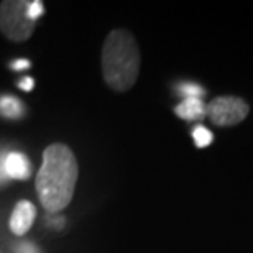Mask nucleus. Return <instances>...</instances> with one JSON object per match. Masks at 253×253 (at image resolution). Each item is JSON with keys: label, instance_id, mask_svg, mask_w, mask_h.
Here are the masks:
<instances>
[{"label": "nucleus", "instance_id": "4", "mask_svg": "<svg viewBox=\"0 0 253 253\" xmlns=\"http://www.w3.org/2000/svg\"><path fill=\"white\" fill-rule=\"evenodd\" d=\"M249 104L244 99L232 97V95H220L206 105L207 117L212 120V124L219 126L240 124L249 115Z\"/></svg>", "mask_w": 253, "mask_h": 253}, {"label": "nucleus", "instance_id": "3", "mask_svg": "<svg viewBox=\"0 0 253 253\" xmlns=\"http://www.w3.org/2000/svg\"><path fill=\"white\" fill-rule=\"evenodd\" d=\"M32 0H3L0 3V32L15 43H22L32 37L37 22L30 18L28 8Z\"/></svg>", "mask_w": 253, "mask_h": 253}, {"label": "nucleus", "instance_id": "13", "mask_svg": "<svg viewBox=\"0 0 253 253\" xmlns=\"http://www.w3.org/2000/svg\"><path fill=\"white\" fill-rule=\"evenodd\" d=\"M30 66V63L27 61V59H18V61H15L13 64H12V68L15 69V71H20V69H27Z\"/></svg>", "mask_w": 253, "mask_h": 253}, {"label": "nucleus", "instance_id": "7", "mask_svg": "<svg viewBox=\"0 0 253 253\" xmlns=\"http://www.w3.org/2000/svg\"><path fill=\"white\" fill-rule=\"evenodd\" d=\"M174 114L178 115L179 119L189 120V122L202 120L207 115L206 104L202 102V99H184L183 102L174 107Z\"/></svg>", "mask_w": 253, "mask_h": 253}, {"label": "nucleus", "instance_id": "12", "mask_svg": "<svg viewBox=\"0 0 253 253\" xmlns=\"http://www.w3.org/2000/svg\"><path fill=\"white\" fill-rule=\"evenodd\" d=\"M20 89L22 90H32L33 89V79L32 78H25L20 81Z\"/></svg>", "mask_w": 253, "mask_h": 253}, {"label": "nucleus", "instance_id": "11", "mask_svg": "<svg viewBox=\"0 0 253 253\" xmlns=\"http://www.w3.org/2000/svg\"><path fill=\"white\" fill-rule=\"evenodd\" d=\"M43 2L42 0H33L32 3H30V8H28V15H30V18L32 20H37L42 17V13H43Z\"/></svg>", "mask_w": 253, "mask_h": 253}, {"label": "nucleus", "instance_id": "9", "mask_svg": "<svg viewBox=\"0 0 253 253\" xmlns=\"http://www.w3.org/2000/svg\"><path fill=\"white\" fill-rule=\"evenodd\" d=\"M192 138H194V145L197 148H206L209 146L212 141H214V135H212L211 130H207L206 126L197 125L194 130H192Z\"/></svg>", "mask_w": 253, "mask_h": 253}, {"label": "nucleus", "instance_id": "14", "mask_svg": "<svg viewBox=\"0 0 253 253\" xmlns=\"http://www.w3.org/2000/svg\"><path fill=\"white\" fill-rule=\"evenodd\" d=\"M18 253H38V250L32 244H25L18 249Z\"/></svg>", "mask_w": 253, "mask_h": 253}, {"label": "nucleus", "instance_id": "8", "mask_svg": "<svg viewBox=\"0 0 253 253\" xmlns=\"http://www.w3.org/2000/svg\"><path fill=\"white\" fill-rule=\"evenodd\" d=\"M0 114L8 119H18L23 115V104L17 97L0 99Z\"/></svg>", "mask_w": 253, "mask_h": 253}, {"label": "nucleus", "instance_id": "5", "mask_svg": "<svg viewBox=\"0 0 253 253\" xmlns=\"http://www.w3.org/2000/svg\"><path fill=\"white\" fill-rule=\"evenodd\" d=\"M35 217H37V209L30 201H20L10 215L8 227L13 235L22 237L32 229Z\"/></svg>", "mask_w": 253, "mask_h": 253}, {"label": "nucleus", "instance_id": "1", "mask_svg": "<svg viewBox=\"0 0 253 253\" xmlns=\"http://www.w3.org/2000/svg\"><path fill=\"white\" fill-rule=\"evenodd\" d=\"M79 176V165L73 150L64 143H51L43 151V163L38 169V199L49 214L66 209L73 201Z\"/></svg>", "mask_w": 253, "mask_h": 253}, {"label": "nucleus", "instance_id": "6", "mask_svg": "<svg viewBox=\"0 0 253 253\" xmlns=\"http://www.w3.org/2000/svg\"><path fill=\"white\" fill-rule=\"evenodd\" d=\"M5 174L10 176L13 179H28L30 173H32V165H30L28 158L23 153L18 151H12L7 155V158L3 161Z\"/></svg>", "mask_w": 253, "mask_h": 253}, {"label": "nucleus", "instance_id": "10", "mask_svg": "<svg viewBox=\"0 0 253 253\" xmlns=\"http://www.w3.org/2000/svg\"><path fill=\"white\" fill-rule=\"evenodd\" d=\"M179 92L184 95V99H201L206 90L197 84H183L179 87Z\"/></svg>", "mask_w": 253, "mask_h": 253}, {"label": "nucleus", "instance_id": "2", "mask_svg": "<svg viewBox=\"0 0 253 253\" xmlns=\"http://www.w3.org/2000/svg\"><path fill=\"white\" fill-rule=\"evenodd\" d=\"M140 49L135 37L126 30H112L102 46V76L112 90L131 89L140 73Z\"/></svg>", "mask_w": 253, "mask_h": 253}]
</instances>
